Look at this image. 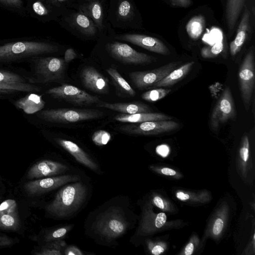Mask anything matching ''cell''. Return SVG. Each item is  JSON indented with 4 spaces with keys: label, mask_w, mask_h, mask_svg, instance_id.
<instances>
[{
    "label": "cell",
    "mask_w": 255,
    "mask_h": 255,
    "mask_svg": "<svg viewBox=\"0 0 255 255\" xmlns=\"http://www.w3.org/2000/svg\"><path fill=\"white\" fill-rule=\"evenodd\" d=\"M112 199L89 214L86 231L98 243L110 246L129 230L133 213L126 199Z\"/></svg>",
    "instance_id": "obj_1"
},
{
    "label": "cell",
    "mask_w": 255,
    "mask_h": 255,
    "mask_svg": "<svg viewBox=\"0 0 255 255\" xmlns=\"http://www.w3.org/2000/svg\"><path fill=\"white\" fill-rule=\"evenodd\" d=\"M60 50L58 44L36 37L0 40V63L29 61Z\"/></svg>",
    "instance_id": "obj_2"
},
{
    "label": "cell",
    "mask_w": 255,
    "mask_h": 255,
    "mask_svg": "<svg viewBox=\"0 0 255 255\" xmlns=\"http://www.w3.org/2000/svg\"><path fill=\"white\" fill-rule=\"evenodd\" d=\"M88 194V188L83 182L68 183L57 192L53 200L46 206V211L56 218H70L81 208Z\"/></svg>",
    "instance_id": "obj_3"
},
{
    "label": "cell",
    "mask_w": 255,
    "mask_h": 255,
    "mask_svg": "<svg viewBox=\"0 0 255 255\" xmlns=\"http://www.w3.org/2000/svg\"><path fill=\"white\" fill-rule=\"evenodd\" d=\"M107 19L114 28L137 29L141 19L133 0H109Z\"/></svg>",
    "instance_id": "obj_4"
},
{
    "label": "cell",
    "mask_w": 255,
    "mask_h": 255,
    "mask_svg": "<svg viewBox=\"0 0 255 255\" xmlns=\"http://www.w3.org/2000/svg\"><path fill=\"white\" fill-rule=\"evenodd\" d=\"M97 40L98 46L103 48L109 56L122 63L147 64L154 60L153 57L136 51L128 44L120 42L111 35L104 34Z\"/></svg>",
    "instance_id": "obj_5"
},
{
    "label": "cell",
    "mask_w": 255,
    "mask_h": 255,
    "mask_svg": "<svg viewBox=\"0 0 255 255\" xmlns=\"http://www.w3.org/2000/svg\"><path fill=\"white\" fill-rule=\"evenodd\" d=\"M57 22L63 29L83 40H98L103 34L87 15L73 8H67Z\"/></svg>",
    "instance_id": "obj_6"
},
{
    "label": "cell",
    "mask_w": 255,
    "mask_h": 255,
    "mask_svg": "<svg viewBox=\"0 0 255 255\" xmlns=\"http://www.w3.org/2000/svg\"><path fill=\"white\" fill-rule=\"evenodd\" d=\"M177 224L175 222H167L165 213H154L153 205L149 201H147L142 207L138 227L131 239L153 235L160 231L175 228Z\"/></svg>",
    "instance_id": "obj_7"
},
{
    "label": "cell",
    "mask_w": 255,
    "mask_h": 255,
    "mask_svg": "<svg viewBox=\"0 0 255 255\" xmlns=\"http://www.w3.org/2000/svg\"><path fill=\"white\" fill-rule=\"evenodd\" d=\"M109 0H77L73 8L89 17L103 34L116 33L107 19Z\"/></svg>",
    "instance_id": "obj_8"
},
{
    "label": "cell",
    "mask_w": 255,
    "mask_h": 255,
    "mask_svg": "<svg viewBox=\"0 0 255 255\" xmlns=\"http://www.w3.org/2000/svg\"><path fill=\"white\" fill-rule=\"evenodd\" d=\"M29 61L33 64L35 82H54L63 78L66 63L64 59L41 56L34 57Z\"/></svg>",
    "instance_id": "obj_9"
},
{
    "label": "cell",
    "mask_w": 255,
    "mask_h": 255,
    "mask_svg": "<svg viewBox=\"0 0 255 255\" xmlns=\"http://www.w3.org/2000/svg\"><path fill=\"white\" fill-rule=\"evenodd\" d=\"M37 116L48 122L71 123L96 119L101 117L103 113L93 109H52L41 110Z\"/></svg>",
    "instance_id": "obj_10"
},
{
    "label": "cell",
    "mask_w": 255,
    "mask_h": 255,
    "mask_svg": "<svg viewBox=\"0 0 255 255\" xmlns=\"http://www.w3.org/2000/svg\"><path fill=\"white\" fill-rule=\"evenodd\" d=\"M238 79L242 98L246 110H248L255 82L254 52L252 48L247 53L241 65Z\"/></svg>",
    "instance_id": "obj_11"
},
{
    "label": "cell",
    "mask_w": 255,
    "mask_h": 255,
    "mask_svg": "<svg viewBox=\"0 0 255 255\" xmlns=\"http://www.w3.org/2000/svg\"><path fill=\"white\" fill-rule=\"evenodd\" d=\"M46 93L55 98L79 106L91 105L101 102L98 97L91 95L74 86L68 84L50 88Z\"/></svg>",
    "instance_id": "obj_12"
},
{
    "label": "cell",
    "mask_w": 255,
    "mask_h": 255,
    "mask_svg": "<svg viewBox=\"0 0 255 255\" xmlns=\"http://www.w3.org/2000/svg\"><path fill=\"white\" fill-rule=\"evenodd\" d=\"M237 114L232 92L226 87L218 100L210 118V126L217 130L221 124L236 118Z\"/></svg>",
    "instance_id": "obj_13"
},
{
    "label": "cell",
    "mask_w": 255,
    "mask_h": 255,
    "mask_svg": "<svg viewBox=\"0 0 255 255\" xmlns=\"http://www.w3.org/2000/svg\"><path fill=\"white\" fill-rule=\"evenodd\" d=\"M27 16L42 22L57 21L67 8L58 6L49 0H25Z\"/></svg>",
    "instance_id": "obj_14"
},
{
    "label": "cell",
    "mask_w": 255,
    "mask_h": 255,
    "mask_svg": "<svg viewBox=\"0 0 255 255\" xmlns=\"http://www.w3.org/2000/svg\"><path fill=\"white\" fill-rule=\"evenodd\" d=\"M80 176L75 174H64L50 176L26 182L23 188L30 196H36L49 192L68 183L79 181Z\"/></svg>",
    "instance_id": "obj_15"
},
{
    "label": "cell",
    "mask_w": 255,
    "mask_h": 255,
    "mask_svg": "<svg viewBox=\"0 0 255 255\" xmlns=\"http://www.w3.org/2000/svg\"><path fill=\"white\" fill-rule=\"evenodd\" d=\"M179 126L177 122L169 120L130 123L121 127L120 128L129 134L148 135L173 131Z\"/></svg>",
    "instance_id": "obj_16"
},
{
    "label": "cell",
    "mask_w": 255,
    "mask_h": 255,
    "mask_svg": "<svg viewBox=\"0 0 255 255\" xmlns=\"http://www.w3.org/2000/svg\"><path fill=\"white\" fill-rule=\"evenodd\" d=\"M177 66L176 63L170 62L150 70L130 72L128 75L137 89L140 90L149 89L153 84L175 69Z\"/></svg>",
    "instance_id": "obj_17"
},
{
    "label": "cell",
    "mask_w": 255,
    "mask_h": 255,
    "mask_svg": "<svg viewBox=\"0 0 255 255\" xmlns=\"http://www.w3.org/2000/svg\"><path fill=\"white\" fill-rule=\"evenodd\" d=\"M110 35L118 40L128 42L153 52L164 55L170 53L168 47L160 40L152 36L134 32H116Z\"/></svg>",
    "instance_id": "obj_18"
},
{
    "label": "cell",
    "mask_w": 255,
    "mask_h": 255,
    "mask_svg": "<svg viewBox=\"0 0 255 255\" xmlns=\"http://www.w3.org/2000/svg\"><path fill=\"white\" fill-rule=\"evenodd\" d=\"M69 167L62 163L44 160L34 164L28 170L27 178L31 179L43 177L53 176L67 172Z\"/></svg>",
    "instance_id": "obj_19"
},
{
    "label": "cell",
    "mask_w": 255,
    "mask_h": 255,
    "mask_svg": "<svg viewBox=\"0 0 255 255\" xmlns=\"http://www.w3.org/2000/svg\"><path fill=\"white\" fill-rule=\"evenodd\" d=\"M80 77L83 84L89 90L100 94H105L109 92L107 79L95 68H84Z\"/></svg>",
    "instance_id": "obj_20"
},
{
    "label": "cell",
    "mask_w": 255,
    "mask_h": 255,
    "mask_svg": "<svg viewBox=\"0 0 255 255\" xmlns=\"http://www.w3.org/2000/svg\"><path fill=\"white\" fill-rule=\"evenodd\" d=\"M31 79L16 73L0 70V85L16 87L23 92L36 93L39 92L40 88L34 84Z\"/></svg>",
    "instance_id": "obj_21"
},
{
    "label": "cell",
    "mask_w": 255,
    "mask_h": 255,
    "mask_svg": "<svg viewBox=\"0 0 255 255\" xmlns=\"http://www.w3.org/2000/svg\"><path fill=\"white\" fill-rule=\"evenodd\" d=\"M56 141L71 154L79 163L94 171H97L98 166L92 158L75 142L64 139L58 138Z\"/></svg>",
    "instance_id": "obj_22"
},
{
    "label": "cell",
    "mask_w": 255,
    "mask_h": 255,
    "mask_svg": "<svg viewBox=\"0 0 255 255\" xmlns=\"http://www.w3.org/2000/svg\"><path fill=\"white\" fill-rule=\"evenodd\" d=\"M97 107L106 108L127 115L148 113L152 111V110L147 105L138 102L116 103L100 102Z\"/></svg>",
    "instance_id": "obj_23"
},
{
    "label": "cell",
    "mask_w": 255,
    "mask_h": 255,
    "mask_svg": "<svg viewBox=\"0 0 255 255\" xmlns=\"http://www.w3.org/2000/svg\"><path fill=\"white\" fill-rule=\"evenodd\" d=\"M250 11L246 6L238 26L236 36L230 44V53L232 56L236 55L240 51L247 36L250 18Z\"/></svg>",
    "instance_id": "obj_24"
},
{
    "label": "cell",
    "mask_w": 255,
    "mask_h": 255,
    "mask_svg": "<svg viewBox=\"0 0 255 255\" xmlns=\"http://www.w3.org/2000/svg\"><path fill=\"white\" fill-rule=\"evenodd\" d=\"M15 106L25 114H33L42 110L45 106V102L41 96L35 93H29L24 97L16 100Z\"/></svg>",
    "instance_id": "obj_25"
},
{
    "label": "cell",
    "mask_w": 255,
    "mask_h": 255,
    "mask_svg": "<svg viewBox=\"0 0 255 255\" xmlns=\"http://www.w3.org/2000/svg\"><path fill=\"white\" fill-rule=\"evenodd\" d=\"M246 0H226L225 17L229 33L234 31L240 14L245 8Z\"/></svg>",
    "instance_id": "obj_26"
},
{
    "label": "cell",
    "mask_w": 255,
    "mask_h": 255,
    "mask_svg": "<svg viewBox=\"0 0 255 255\" xmlns=\"http://www.w3.org/2000/svg\"><path fill=\"white\" fill-rule=\"evenodd\" d=\"M172 119L168 115L160 113H140L132 115L120 114L114 119L118 122L128 123H139L149 121L169 120Z\"/></svg>",
    "instance_id": "obj_27"
},
{
    "label": "cell",
    "mask_w": 255,
    "mask_h": 255,
    "mask_svg": "<svg viewBox=\"0 0 255 255\" xmlns=\"http://www.w3.org/2000/svg\"><path fill=\"white\" fill-rule=\"evenodd\" d=\"M228 211L226 205L222 206L217 210L209 223L207 236L216 239L222 235L227 224Z\"/></svg>",
    "instance_id": "obj_28"
},
{
    "label": "cell",
    "mask_w": 255,
    "mask_h": 255,
    "mask_svg": "<svg viewBox=\"0 0 255 255\" xmlns=\"http://www.w3.org/2000/svg\"><path fill=\"white\" fill-rule=\"evenodd\" d=\"M195 62L187 63L178 68L175 69L164 78L153 84L149 89L173 86L185 77L191 70Z\"/></svg>",
    "instance_id": "obj_29"
},
{
    "label": "cell",
    "mask_w": 255,
    "mask_h": 255,
    "mask_svg": "<svg viewBox=\"0 0 255 255\" xmlns=\"http://www.w3.org/2000/svg\"><path fill=\"white\" fill-rule=\"evenodd\" d=\"M19 226V221L16 209L0 208V228L16 230Z\"/></svg>",
    "instance_id": "obj_30"
},
{
    "label": "cell",
    "mask_w": 255,
    "mask_h": 255,
    "mask_svg": "<svg viewBox=\"0 0 255 255\" xmlns=\"http://www.w3.org/2000/svg\"><path fill=\"white\" fill-rule=\"evenodd\" d=\"M205 26L203 16L198 15L192 17L187 23L186 29L189 37L193 39H198L202 34Z\"/></svg>",
    "instance_id": "obj_31"
},
{
    "label": "cell",
    "mask_w": 255,
    "mask_h": 255,
    "mask_svg": "<svg viewBox=\"0 0 255 255\" xmlns=\"http://www.w3.org/2000/svg\"><path fill=\"white\" fill-rule=\"evenodd\" d=\"M0 7L19 16H27L25 0H0Z\"/></svg>",
    "instance_id": "obj_32"
},
{
    "label": "cell",
    "mask_w": 255,
    "mask_h": 255,
    "mask_svg": "<svg viewBox=\"0 0 255 255\" xmlns=\"http://www.w3.org/2000/svg\"><path fill=\"white\" fill-rule=\"evenodd\" d=\"M176 197L183 202H193L203 203L207 202L210 198L207 192L192 193L189 191L179 190L175 193Z\"/></svg>",
    "instance_id": "obj_33"
},
{
    "label": "cell",
    "mask_w": 255,
    "mask_h": 255,
    "mask_svg": "<svg viewBox=\"0 0 255 255\" xmlns=\"http://www.w3.org/2000/svg\"><path fill=\"white\" fill-rule=\"evenodd\" d=\"M107 72L111 76L115 84L118 86L121 90L131 97L135 95L136 93L135 91L116 69L110 68L107 69Z\"/></svg>",
    "instance_id": "obj_34"
},
{
    "label": "cell",
    "mask_w": 255,
    "mask_h": 255,
    "mask_svg": "<svg viewBox=\"0 0 255 255\" xmlns=\"http://www.w3.org/2000/svg\"><path fill=\"white\" fill-rule=\"evenodd\" d=\"M66 243L63 240H59L47 243V245L39 252L35 253L37 255H61L63 254Z\"/></svg>",
    "instance_id": "obj_35"
},
{
    "label": "cell",
    "mask_w": 255,
    "mask_h": 255,
    "mask_svg": "<svg viewBox=\"0 0 255 255\" xmlns=\"http://www.w3.org/2000/svg\"><path fill=\"white\" fill-rule=\"evenodd\" d=\"M171 89L163 88L152 89L142 94V99L149 102L157 101L164 98L170 92Z\"/></svg>",
    "instance_id": "obj_36"
},
{
    "label": "cell",
    "mask_w": 255,
    "mask_h": 255,
    "mask_svg": "<svg viewBox=\"0 0 255 255\" xmlns=\"http://www.w3.org/2000/svg\"><path fill=\"white\" fill-rule=\"evenodd\" d=\"M73 226V225H67L57 228L47 234L44 241L47 243L63 239L72 229Z\"/></svg>",
    "instance_id": "obj_37"
},
{
    "label": "cell",
    "mask_w": 255,
    "mask_h": 255,
    "mask_svg": "<svg viewBox=\"0 0 255 255\" xmlns=\"http://www.w3.org/2000/svg\"><path fill=\"white\" fill-rule=\"evenodd\" d=\"M149 201L152 205L163 211L171 212L174 210V208L171 205V203L159 194L153 193L150 196Z\"/></svg>",
    "instance_id": "obj_38"
},
{
    "label": "cell",
    "mask_w": 255,
    "mask_h": 255,
    "mask_svg": "<svg viewBox=\"0 0 255 255\" xmlns=\"http://www.w3.org/2000/svg\"><path fill=\"white\" fill-rule=\"evenodd\" d=\"M250 144L248 135L243 137L239 150V158L242 166H246L249 159Z\"/></svg>",
    "instance_id": "obj_39"
},
{
    "label": "cell",
    "mask_w": 255,
    "mask_h": 255,
    "mask_svg": "<svg viewBox=\"0 0 255 255\" xmlns=\"http://www.w3.org/2000/svg\"><path fill=\"white\" fill-rule=\"evenodd\" d=\"M224 44L219 42L210 47H204L201 51V56L204 58H213L218 55L223 50Z\"/></svg>",
    "instance_id": "obj_40"
},
{
    "label": "cell",
    "mask_w": 255,
    "mask_h": 255,
    "mask_svg": "<svg viewBox=\"0 0 255 255\" xmlns=\"http://www.w3.org/2000/svg\"><path fill=\"white\" fill-rule=\"evenodd\" d=\"M111 139V134L105 130H97L93 133L92 136V139L94 143L98 146L107 144Z\"/></svg>",
    "instance_id": "obj_41"
},
{
    "label": "cell",
    "mask_w": 255,
    "mask_h": 255,
    "mask_svg": "<svg viewBox=\"0 0 255 255\" xmlns=\"http://www.w3.org/2000/svg\"><path fill=\"white\" fill-rule=\"evenodd\" d=\"M146 247L149 253L154 255L162 254L166 248V246L159 242H154L148 240L146 241Z\"/></svg>",
    "instance_id": "obj_42"
},
{
    "label": "cell",
    "mask_w": 255,
    "mask_h": 255,
    "mask_svg": "<svg viewBox=\"0 0 255 255\" xmlns=\"http://www.w3.org/2000/svg\"><path fill=\"white\" fill-rule=\"evenodd\" d=\"M199 243L197 237L193 236L188 243L186 245L181 254L184 255H192L195 251L196 247Z\"/></svg>",
    "instance_id": "obj_43"
},
{
    "label": "cell",
    "mask_w": 255,
    "mask_h": 255,
    "mask_svg": "<svg viewBox=\"0 0 255 255\" xmlns=\"http://www.w3.org/2000/svg\"><path fill=\"white\" fill-rule=\"evenodd\" d=\"M17 92H23L22 90L18 88L0 85V97L3 95H7Z\"/></svg>",
    "instance_id": "obj_44"
},
{
    "label": "cell",
    "mask_w": 255,
    "mask_h": 255,
    "mask_svg": "<svg viewBox=\"0 0 255 255\" xmlns=\"http://www.w3.org/2000/svg\"><path fill=\"white\" fill-rule=\"evenodd\" d=\"M63 254L65 255H83L84 253L78 247L70 245L66 246L64 250Z\"/></svg>",
    "instance_id": "obj_45"
},
{
    "label": "cell",
    "mask_w": 255,
    "mask_h": 255,
    "mask_svg": "<svg viewBox=\"0 0 255 255\" xmlns=\"http://www.w3.org/2000/svg\"><path fill=\"white\" fill-rule=\"evenodd\" d=\"M54 4L64 8H70L77 0H49Z\"/></svg>",
    "instance_id": "obj_46"
},
{
    "label": "cell",
    "mask_w": 255,
    "mask_h": 255,
    "mask_svg": "<svg viewBox=\"0 0 255 255\" xmlns=\"http://www.w3.org/2000/svg\"><path fill=\"white\" fill-rule=\"evenodd\" d=\"M77 57V54L74 49L72 48L67 49L64 53V59L65 62L68 63Z\"/></svg>",
    "instance_id": "obj_47"
},
{
    "label": "cell",
    "mask_w": 255,
    "mask_h": 255,
    "mask_svg": "<svg viewBox=\"0 0 255 255\" xmlns=\"http://www.w3.org/2000/svg\"><path fill=\"white\" fill-rule=\"evenodd\" d=\"M173 6L187 7L192 4V0H171Z\"/></svg>",
    "instance_id": "obj_48"
},
{
    "label": "cell",
    "mask_w": 255,
    "mask_h": 255,
    "mask_svg": "<svg viewBox=\"0 0 255 255\" xmlns=\"http://www.w3.org/2000/svg\"><path fill=\"white\" fill-rule=\"evenodd\" d=\"M157 153L162 157L166 156L169 151L168 147L165 145H160L156 148Z\"/></svg>",
    "instance_id": "obj_49"
},
{
    "label": "cell",
    "mask_w": 255,
    "mask_h": 255,
    "mask_svg": "<svg viewBox=\"0 0 255 255\" xmlns=\"http://www.w3.org/2000/svg\"><path fill=\"white\" fill-rule=\"evenodd\" d=\"M13 240L6 236H0V247H6L11 245Z\"/></svg>",
    "instance_id": "obj_50"
},
{
    "label": "cell",
    "mask_w": 255,
    "mask_h": 255,
    "mask_svg": "<svg viewBox=\"0 0 255 255\" xmlns=\"http://www.w3.org/2000/svg\"><path fill=\"white\" fill-rule=\"evenodd\" d=\"M160 172L163 175L170 176H174L177 174V172L175 170L169 167H163L160 169Z\"/></svg>",
    "instance_id": "obj_51"
}]
</instances>
